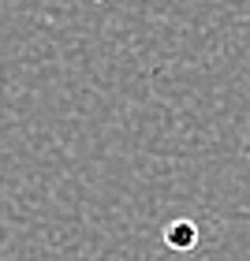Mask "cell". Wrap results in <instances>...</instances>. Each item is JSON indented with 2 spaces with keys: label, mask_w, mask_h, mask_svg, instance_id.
Segmentation results:
<instances>
[{
  "label": "cell",
  "mask_w": 250,
  "mask_h": 261,
  "mask_svg": "<svg viewBox=\"0 0 250 261\" xmlns=\"http://www.w3.org/2000/svg\"><path fill=\"white\" fill-rule=\"evenodd\" d=\"M168 239H172V243H180V246H190V239H194V231H190L187 224H180L176 231H168Z\"/></svg>",
  "instance_id": "cell-1"
}]
</instances>
